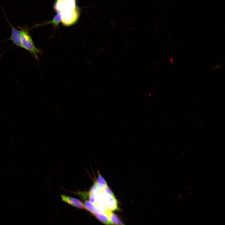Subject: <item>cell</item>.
<instances>
[{"label":"cell","instance_id":"obj_6","mask_svg":"<svg viewBox=\"0 0 225 225\" xmlns=\"http://www.w3.org/2000/svg\"><path fill=\"white\" fill-rule=\"evenodd\" d=\"M61 197L63 201L74 207L81 209L84 208L83 204L78 199L63 194L61 195Z\"/></svg>","mask_w":225,"mask_h":225},{"label":"cell","instance_id":"obj_7","mask_svg":"<svg viewBox=\"0 0 225 225\" xmlns=\"http://www.w3.org/2000/svg\"><path fill=\"white\" fill-rule=\"evenodd\" d=\"M101 222L106 225H112L108 215L104 212L97 213L93 214Z\"/></svg>","mask_w":225,"mask_h":225},{"label":"cell","instance_id":"obj_3","mask_svg":"<svg viewBox=\"0 0 225 225\" xmlns=\"http://www.w3.org/2000/svg\"><path fill=\"white\" fill-rule=\"evenodd\" d=\"M76 0H56L54 6L55 11L58 13L67 12L77 8Z\"/></svg>","mask_w":225,"mask_h":225},{"label":"cell","instance_id":"obj_9","mask_svg":"<svg viewBox=\"0 0 225 225\" xmlns=\"http://www.w3.org/2000/svg\"><path fill=\"white\" fill-rule=\"evenodd\" d=\"M107 214L112 225H125L117 215L112 212H109Z\"/></svg>","mask_w":225,"mask_h":225},{"label":"cell","instance_id":"obj_5","mask_svg":"<svg viewBox=\"0 0 225 225\" xmlns=\"http://www.w3.org/2000/svg\"><path fill=\"white\" fill-rule=\"evenodd\" d=\"M8 21L12 31L11 36L8 40L12 41L17 46L22 48L20 31L15 28L8 20Z\"/></svg>","mask_w":225,"mask_h":225},{"label":"cell","instance_id":"obj_1","mask_svg":"<svg viewBox=\"0 0 225 225\" xmlns=\"http://www.w3.org/2000/svg\"><path fill=\"white\" fill-rule=\"evenodd\" d=\"M87 193V198L97 208L107 214L119 209L118 202L108 185L102 186L95 181Z\"/></svg>","mask_w":225,"mask_h":225},{"label":"cell","instance_id":"obj_8","mask_svg":"<svg viewBox=\"0 0 225 225\" xmlns=\"http://www.w3.org/2000/svg\"><path fill=\"white\" fill-rule=\"evenodd\" d=\"M83 205L84 208L93 214L97 213L103 212L95 207L89 200H86Z\"/></svg>","mask_w":225,"mask_h":225},{"label":"cell","instance_id":"obj_4","mask_svg":"<svg viewBox=\"0 0 225 225\" xmlns=\"http://www.w3.org/2000/svg\"><path fill=\"white\" fill-rule=\"evenodd\" d=\"M58 14L60 16L61 22L65 26H69L74 24L77 22L80 15L78 8L71 11Z\"/></svg>","mask_w":225,"mask_h":225},{"label":"cell","instance_id":"obj_2","mask_svg":"<svg viewBox=\"0 0 225 225\" xmlns=\"http://www.w3.org/2000/svg\"><path fill=\"white\" fill-rule=\"evenodd\" d=\"M17 27L20 32L22 48L29 52L37 60H38V55L40 54L41 52L34 44L29 32L30 28L25 25Z\"/></svg>","mask_w":225,"mask_h":225}]
</instances>
